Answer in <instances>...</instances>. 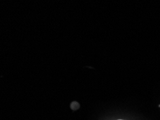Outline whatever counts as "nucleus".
<instances>
[{"mask_svg": "<svg viewBox=\"0 0 160 120\" xmlns=\"http://www.w3.org/2000/svg\"><path fill=\"white\" fill-rule=\"evenodd\" d=\"M118 120H122V119H118Z\"/></svg>", "mask_w": 160, "mask_h": 120, "instance_id": "f257e3e1", "label": "nucleus"}]
</instances>
